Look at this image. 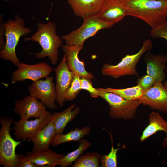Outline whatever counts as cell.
I'll use <instances>...</instances> for the list:
<instances>
[{
    "instance_id": "cell-31",
    "label": "cell",
    "mask_w": 167,
    "mask_h": 167,
    "mask_svg": "<svg viewBox=\"0 0 167 167\" xmlns=\"http://www.w3.org/2000/svg\"><path fill=\"white\" fill-rule=\"evenodd\" d=\"M18 160L15 167H44L30 161L26 156L18 154Z\"/></svg>"
},
{
    "instance_id": "cell-32",
    "label": "cell",
    "mask_w": 167,
    "mask_h": 167,
    "mask_svg": "<svg viewBox=\"0 0 167 167\" xmlns=\"http://www.w3.org/2000/svg\"><path fill=\"white\" fill-rule=\"evenodd\" d=\"M4 15L1 13L0 15V49L1 50L4 47L6 41H5V22L3 21Z\"/></svg>"
},
{
    "instance_id": "cell-34",
    "label": "cell",
    "mask_w": 167,
    "mask_h": 167,
    "mask_svg": "<svg viewBox=\"0 0 167 167\" xmlns=\"http://www.w3.org/2000/svg\"><path fill=\"white\" fill-rule=\"evenodd\" d=\"M165 55H166V57H167V53ZM165 72L167 73V68L165 70Z\"/></svg>"
},
{
    "instance_id": "cell-16",
    "label": "cell",
    "mask_w": 167,
    "mask_h": 167,
    "mask_svg": "<svg viewBox=\"0 0 167 167\" xmlns=\"http://www.w3.org/2000/svg\"><path fill=\"white\" fill-rule=\"evenodd\" d=\"M143 61L146 67V73L154 78L156 81H164L166 75L164 70L166 67L165 64L167 62L166 55L161 54L155 55L151 51L144 53Z\"/></svg>"
},
{
    "instance_id": "cell-27",
    "label": "cell",
    "mask_w": 167,
    "mask_h": 167,
    "mask_svg": "<svg viewBox=\"0 0 167 167\" xmlns=\"http://www.w3.org/2000/svg\"><path fill=\"white\" fill-rule=\"evenodd\" d=\"M80 79L81 77L79 75L75 74L71 85L66 92L65 97V101L74 99L82 90Z\"/></svg>"
},
{
    "instance_id": "cell-2",
    "label": "cell",
    "mask_w": 167,
    "mask_h": 167,
    "mask_svg": "<svg viewBox=\"0 0 167 167\" xmlns=\"http://www.w3.org/2000/svg\"><path fill=\"white\" fill-rule=\"evenodd\" d=\"M37 27V31L31 37L25 38L24 41L38 42L42 50L33 54L37 58L48 57L51 64L55 65L58 60V49L62 44V39L56 34L55 24L52 21L46 23L39 22Z\"/></svg>"
},
{
    "instance_id": "cell-26",
    "label": "cell",
    "mask_w": 167,
    "mask_h": 167,
    "mask_svg": "<svg viewBox=\"0 0 167 167\" xmlns=\"http://www.w3.org/2000/svg\"><path fill=\"white\" fill-rule=\"evenodd\" d=\"M124 145L120 148H115L112 144L110 152L106 155H101L100 161L101 167H116L117 166V153L119 149L125 148Z\"/></svg>"
},
{
    "instance_id": "cell-24",
    "label": "cell",
    "mask_w": 167,
    "mask_h": 167,
    "mask_svg": "<svg viewBox=\"0 0 167 167\" xmlns=\"http://www.w3.org/2000/svg\"><path fill=\"white\" fill-rule=\"evenodd\" d=\"M105 92L115 93L127 100H139L143 94V90L138 85L123 89H115L110 87L102 88Z\"/></svg>"
},
{
    "instance_id": "cell-5",
    "label": "cell",
    "mask_w": 167,
    "mask_h": 167,
    "mask_svg": "<svg viewBox=\"0 0 167 167\" xmlns=\"http://www.w3.org/2000/svg\"><path fill=\"white\" fill-rule=\"evenodd\" d=\"M99 96L109 105V116L113 119L127 120L134 119L138 108L141 104L139 100H127L112 92L104 91L98 88Z\"/></svg>"
},
{
    "instance_id": "cell-20",
    "label": "cell",
    "mask_w": 167,
    "mask_h": 167,
    "mask_svg": "<svg viewBox=\"0 0 167 167\" xmlns=\"http://www.w3.org/2000/svg\"><path fill=\"white\" fill-rule=\"evenodd\" d=\"M26 156L31 161L44 167H55L65 156L56 153L49 148L38 152H28Z\"/></svg>"
},
{
    "instance_id": "cell-4",
    "label": "cell",
    "mask_w": 167,
    "mask_h": 167,
    "mask_svg": "<svg viewBox=\"0 0 167 167\" xmlns=\"http://www.w3.org/2000/svg\"><path fill=\"white\" fill-rule=\"evenodd\" d=\"M153 46L152 41L149 39H146L136 53L126 55L119 63L115 65L110 63L104 64L101 70L102 74L115 79L127 75L139 76L136 69L137 63L143 54L147 51H151Z\"/></svg>"
},
{
    "instance_id": "cell-1",
    "label": "cell",
    "mask_w": 167,
    "mask_h": 167,
    "mask_svg": "<svg viewBox=\"0 0 167 167\" xmlns=\"http://www.w3.org/2000/svg\"><path fill=\"white\" fill-rule=\"evenodd\" d=\"M127 16L139 18L152 29L163 24L167 17V0H122Z\"/></svg>"
},
{
    "instance_id": "cell-21",
    "label": "cell",
    "mask_w": 167,
    "mask_h": 167,
    "mask_svg": "<svg viewBox=\"0 0 167 167\" xmlns=\"http://www.w3.org/2000/svg\"><path fill=\"white\" fill-rule=\"evenodd\" d=\"M76 106V104H73L62 111L52 114L51 119L54 124L56 134L62 133L68 123L79 114L80 109Z\"/></svg>"
},
{
    "instance_id": "cell-10",
    "label": "cell",
    "mask_w": 167,
    "mask_h": 167,
    "mask_svg": "<svg viewBox=\"0 0 167 167\" xmlns=\"http://www.w3.org/2000/svg\"><path fill=\"white\" fill-rule=\"evenodd\" d=\"M17 69L12 75L11 84L26 79L36 82L50 74L52 68L47 63L44 62L33 65H28L20 62Z\"/></svg>"
},
{
    "instance_id": "cell-7",
    "label": "cell",
    "mask_w": 167,
    "mask_h": 167,
    "mask_svg": "<svg viewBox=\"0 0 167 167\" xmlns=\"http://www.w3.org/2000/svg\"><path fill=\"white\" fill-rule=\"evenodd\" d=\"M84 20L83 24L78 28L62 36V39L64 40L66 45H83L86 39L94 36L100 30L109 28L114 25L101 20L97 15Z\"/></svg>"
},
{
    "instance_id": "cell-8",
    "label": "cell",
    "mask_w": 167,
    "mask_h": 167,
    "mask_svg": "<svg viewBox=\"0 0 167 167\" xmlns=\"http://www.w3.org/2000/svg\"><path fill=\"white\" fill-rule=\"evenodd\" d=\"M54 78L47 76L45 80L40 79L33 82L28 87L30 96L40 100L46 107L53 110L56 109L55 86L53 82Z\"/></svg>"
},
{
    "instance_id": "cell-13",
    "label": "cell",
    "mask_w": 167,
    "mask_h": 167,
    "mask_svg": "<svg viewBox=\"0 0 167 167\" xmlns=\"http://www.w3.org/2000/svg\"><path fill=\"white\" fill-rule=\"evenodd\" d=\"M13 110L21 119L24 120L39 118L47 111L46 106L42 102L30 96L16 101Z\"/></svg>"
},
{
    "instance_id": "cell-6",
    "label": "cell",
    "mask_w": 167,
    "mask_h": 167,
    "mask_svg": "<svg viewBox=\"0 0 167 167\" xmlns=\"http://www.w3.org/2000/svg\"><path fill=\"white\" fill-rule=\"evenodd\" d=\"M13 119L9 117H2L0 119V164L4 167H15L18 160L15 152L16 147L21 145L24 140L16 141L10 133V126Z\"/></svg>"
},
{
    "instance_id": "cell-17",
    "label": "cell",
    "mask_w": 167,
    "mask_h": 167,
    "mask_svg": "<svg viewBox=\"0 0 167 167\" xmlns=\"http://www.w3.org/2000/svg\"><path fill=\"white\" fill-rule=\"evenodd\" d=\"M105 0H67L74 13L84 19L96 15Z\"/></svg>"
},
{
    "instance_id": "cell-23",
    "label": "cell",
    "mask_w": 167,
    "mask_h": 167,
    "mask_svg": "<svg viewBox=\"0 0 167 167\" xmlns=\"http://www.w3.org/2000/svg\"><path fill=\"white\" fill-rule=\"evenodd\" d=\"M78 148L75 150L65 155L59 161L58 165L61 167H67L71 165L85 150L91 145V143L87 140L82 139L79 141Z\"/></svg>"
},
{
    "instance_id": "cell-30",
    "label": "cell",
    "mask_w": 167,
    "mask_h": 167,
    "mask_svg": "<svg viewBox=\"0 0 167 167\" xmlns=\"http://www.w3.org/2000/svg\"><path fill=\"white\" fill-rule=\"evenodd\" d=\"M150 35L152 38H162L167 41V21L161 25L152 29Z\"/></svg>"
},
{
    "instance_id": "cell-28",
    "label": "cell",
    "mask_w": 167,
    "mask_h": 167,
    "mask_svg": "<svg viewBox=\"0 0 167 167\" xmlns=\"http://www.w3.org/2000/svg\"><path fill=\"white\" fill-rule=\"evenodd\" d=\"M91 79L85 77H81V89L87 91L92 97L97 98L99 97V90L93 87Z\"/></svg>"
},
{
    "instance_id": "cell-11",
    "label": "cell",
    "mask_w": 167,
    "mask_h": 167,
    "mask_svg": "<svg viewBox=\"0 0 167 167\" xmlns=\"http://www.w3.org/2000/svg\"><path fill=\"white\" fill-rule=\"evenodd\" d=\"M139 100L141 104L153 109L167 113V89L161 82H156L149 89L143 91Z\"/></svg>"
},
{
    "instance_id": "cell-33",
    "label": "cell",
    "mask_w": 167,
    "mask_h": 167,
    "mask_svg": "<svg viewBox=\"0 0 167 167\" xmlns=\"http://www.w3.org/2000/svg\"><path fill=\"white\" fill-rule=\"evenodd\" d=\"M164 85L167 89V80L164 82Z\"/></svg>"
},
{
    "instance_id": "cell-14",
    "label": "cell",
    "mask_w": 167,
    "mask_h": 167,
    "mask_svg": "<svg viewBox=\"0 0 167 167\" xmlns=\"http://www.w3.org/2000/svg\"><path fill=\"white\" fill-rule=\"evenodd\" d=\"M84 45L79 46L69 45L62 46L63 51L66 56V64L69 70L74 74L80 77H85L90 79H95L94 75L88 72L85 67V63L80 60L78 55L83 49Z\"/></svg>"
},
{
    "instance_id": "cell-29",
    "label": "cell",
    "mask_w": 167,
    "mask_h": 167,
    "mask_svg": "<svg viewBox=\"0 0 167 167\" xmlns=\"http://www.w3.org/2000/svg\"><path fill=\"white\" fill-rule=\"evenodd\" d=\"M156 82L154 78L146 74L138 78L136 82L143 91H145L151 88Z\"/></svg>"
},
{
    "instance_id": "cell-15",
    "label": "cell",
    "mask_w": 167,
    "mask_h": 167,
    "mask_svg": "<svg viewBox=\"0 0 167 167\" xmlns=\"http://www.w3.org/2000/svg\"><path fill=\"white\" fill-rule=\"evenodd\" d=\"M101 20L115 24L127 16L122 0H105L96 15Z\"/></svg>"
},
{
    "instance_id": "cell-9",
    "label": "cell",
    "mask_w": 167,
    "mask_h": 167,
    "mask_svg": "<svg viewBox=\"0 0 167 167\" xmlns=\"http://www.w3.org/2000/svg\"><path fill=\"white\" fill-rule=\"evenodd\" d=\"M52 113L47 111L42 116L34 120L21 119L13 121L12 129L17 139L27 140L33 137L44 127L51 119Z\"/></svg>"
},
{
    "instance_id": "cell-3",
    "label": "cell",
    "mask_w": 167,
    "mask_h": 167,
    "mask_svg": "<svg viewBox=\"0 0 167 167\" xmlns=\"http://www.w3.org/2000/svg\"><path fill=\"white\" fill-rule=\"evenodd\" d=\"M6 44L3 49L0 51L1 58L10 61L17 67L20 62L18 59L16 48L21 36L28 35L31 30L25 26L24 20L17 14L14 20L11 19L5 22Z\"/></svg>"
},
{
    "instance_id": "cell-35",
    "label": "cell",
    "mask_w": 167,
    "mask_h": 167,
    "mask_svg": "<svg viewBox=\"0 0 167 167\" xmlns=\"http://www.w3.org/2000/svg\"><path fill=\"white\" fill-rule=\"evenodd\" d=\"M4 1H10L11 0H3Z\"/></svg>"
},
{
    "instance_id": "cell-19",
    "label": "cell",
    "mask_w": 167,
    "mask_h": 167,
    "mask_svg": "<svg viewBox=\"0 0 167 167\" xmlns=\"http://www.w3.org/2000/svg\"><path fill=\"white\" fill-rule=\"evenodd\" d=\"M149 124L143 131L140 137V141L143 142L157 132L163 131L166 136L162 143V148H167V121L158 112L153 111L150 115Z\"/></svg>"
},
{
    "instance_id": "cell-22",
    "label": "cell",
    "mask_w": 167,
    "mask_h": 167,
    "mask_svg": "<svg viewBox=\"0 0 167 167\" xmlns=\"http://www.w3.org/2000/svg\"><path fill=\"white\" fill-rule=\"evenodd\" d=\"M89 126H84L82 129L78 127L66 134H56L53 139L50 145L53 147L57 146L62 143L72 141H79L84 137L88 135L91 131Z\"/></svg>"
},
{
    "instance_id": "cell-12",
    "label": "cell",
    "mask_w": 167,
    "mask_h": 167,
    "mask_svg": "<svg viewBox=\"0 0 167 167\" xmlns=\"http://www.w3.org/2000/svg\"><path fill=\"white\" fill-rule=\"evenodd\" d=\"M56 74V101L59 107L63 106L65 96L73 79L75 74L68 69L65 54L58 65L54 69Z\"/></svg>"
},
{
    "instance_id": "cell-18",
    "label": "cell",
    "mask_w": 167,
    "mask_h": 167,
    "mask_svg": "<svg viewBox=\"0 0 167 167\" xmlns=\"http://www.w3.org/2000/svg\"><path fill=\"white\" fill-rule=\"evenodd\" d=\"M54 124L51 119L47 124L32 138L27 139L32 141V152H38L49 148L51 141L56 135Z\"/></svg>"
},
{
    "instance_id": "cell-25",
    "label": "cell",
    "mask_w": 167,
    "mask_h": 167,
    "mask_svg": "<svg viewBox=\"0 0 167 167\" xmlns=\"http://www.w3.org/2000/svg\"><path fill=\"white\" fill-rule=\"evenodd\" d=\"M101 155L97 152L81 155L71 165L72 167H99Z\"/></svg>"
}]
</instances>
